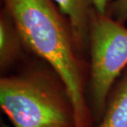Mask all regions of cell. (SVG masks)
Listing matches in <instances>:
<instances>
[{"label":"cell","instance_id":"1","mask_svg":"<svg viewBox=\"0 0 127 127\" xmlns=\"http://www.w3.org/2000/svg\"><path fill=\"white\" fill-rule=\"evenodd\" d=\"M26 46L45 60L67 90L75 127H92L93 118L86 97L77 48L69 27L52 0H3Z\"/></svg>","mask_w":127,"mask_h":127},{"label":"cell","instance_id":"7","mask_svg":"<svg viewBox=\"0 0 127 127\" xmlns=\"http://www.w3.org/2000/svg\"><path fill=\"white\" fill-rule=\"evenodd\" d=\"M111 10L116 21L121 23L127 22V0H116Z\"/></svg>","mask_w":127,"mask_h":127},{"label":"cell","instance_id":"3","mask_svg":"<svg viewBox=\"0 0 127 127\" xmlns=\"http://www.w3.org/2000/svg\"><path fill=\"white\" fill-rule=\"evenodd\" d=\"M88 43L91 57L88 106L93 121L97 123L114 83L127 65V28L94 9Z\"/></svg>","mask_w":127,"mask_h":127},{"label":"cell","instance_id":"4","mask_svg":"<svg viewBox=\"0 0 127 127\" xmlns=\"http://www.w3.org/2000/svg\"><path fill=\"white\" fill-rule=\"evenodd\" d=\"M61 14L68 19L71 34L77 50L84 49L89 40L92 15L94 11L90 0H52Z\"/></svg>","mask_w":127,"mask_h":127},{"label":"cell","instance_id":"5","mask_svg":"<svg viewBox=\"0 0 127 127\" xmlns=\"http://www.w3.org/2000/svg\"><path fill=\"white\" fill-rule=\"evenodd\" d=\"M94 127H127V72L112 88L103 115Z\"/></svg>","mask_w":127,"mask_h":127},{"label":"cell","instance_id":"8","mask_svg":"<svg viewBox=\"0 0 127 127\" xmlns=\"http://www.w3.org/2000/svg\"><path fill=\"white\" fill-rule=\"evenodd\" d=\"M90 1L96 12L100 14H106L109 0H90Z\"/></svg>","mask_w":127,"mask_h":127},{"label":"cell","instance_id":"6","mask_svg":"<svg viewBox=\"0 0 127 127\" xmlns=\"http://www.w3.org/2000/svg\"><path fill=\"white\" fill-rule=\"evenodd\" d=\"M24 41L6 10L0 18V67L5 69L18 59Z\"/></svg>","mask_w":127,"mask_h":127},{"label":"cell","instance_id":"2","mask_svg":"<svg viewBox=\"0 0 127 127\" xmlns=\"http://www.w3.org/2000/svg\"><path fill=\"white\" fill-rule=\"evenodd\" d=\"M0 105L13 127H75L64 85L45 73L2 78Z\"/></svg>","mask_w":127,"mask_h":127}]
</instances>
